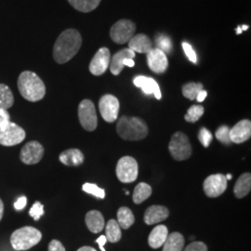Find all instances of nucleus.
<instances>
[{
  "instance_id": "f257e3e1",
  "label": "nucleus",
  "mask_w": 251,
  "mask_h": 251,
  "mask_svg": "<svg viewBox=\"0 0 251 251\" xmlns=\"http://www.w3.org/2000/svg\"><path fill=\"white\" fill-rule=\"evenodd\" d=\"M82 36L75 29H67L57 38L53 47V58L56 63H67L79 51Z\"/></svg>"
},
{
  "instance_id": "f03ea898",
  "label": "nucleus",
  "mask_w": 251,
  "mask_h": 251,
  "mask_svg": "<svg viewBox=\"0 0 251 251\" xmlns=\"http://www.w3.org/2000/svg\"><path fill=\"white\" fill-rule=\"evenodd\" d=\"M21 95L29 101H38L45 97L46 87L42 79L34 72L25 71L18 78Z\"/></svg>"
},
{
  "instance_id": "7ed1b4c3",
  "label": "nucleus",
  "mask_w": 251,
  "mask_h": 251,
  "mask_svg": "<svg viewBox=\"0 0 251 251\" xmlns=\"http://www.w3.org/2000/svg\"><path fill=\"white\" fill-rule=\"evenodd\" d=\"M118 135L126 141L144 140L148 135V126L143 119L139 117L123 116L117 125Z\"/></svg>"
},
{
  "instance_id": "20e7f679",
  "label": "nucleus",
  "mask_w": 251,
  "mask_h": 251,
  "mask_svg": "<svg viewBox=\"0 0 251 251\" xmlns=\"http://www.w3.org/2000/svg\"><path fill=\"white\" fill-rule=\"evenodd\" d=\"M42 233L36 228L25 226L16 230L10 236V243L15 251H27L40 242Z\"/></svg>"
},
{
  "instance_id": "39448f33",
  "label": "nucleus",
  "mask_w": 251,
  "mask_h": 251,
  "mask_svg": "<svg viewBox=\"0 0 251 251\" xmlns=\"http://www.w3.org/2000/svg\"><path fill=\"white\" fill-rule=\"evenodd\" d=\"M169 150L171 156L177 161H183L188 159L192 155V146L187 135L183 132H175L171 137L169 144Z\"/></svg>"
},
{
  "instance_id": "423d86ee",
  "label": "nucleus",
  "mask_w": 251,
  "mask_h": 251,
  "mask_svg": "<svg viewBox=\"0 0 251 251\" xmlns=\"http://www.w3.org/2000/svg\"><path fill=\"white\" fill-rule=\"evenodd\" d=\"M25 139V131L23 127L12 122L0 124V144L4 146H13L21 144Z\"/></svg>"
},
{
  "instance_id": "0eeeda50",
  "label": "nucleus",
  "mask_w": 251,
  "mask_h": 251,
  "mask_svg": "<svg viewBox=\"0 0 251 251\" xmlns=\"http://www.w3.org/2000/svg\"><path fill=\"white\" fill-rule=\"evenodd\" d=\"M136 32V25L134 23L129 20H120L117 22L110 30L111 39L118 45H123L127 43Z\"/></svg>"
},
{
  "instance_id": "6e6552de",
  "label": "nucleus",
  "mask_w": 251,
  "mask_h": 251,
  "mask_svg": "<svg viewBox=\"0 0 251 251\" xmlns=\"http://www.w3.org/2000/svg\"><path fill=\"white\" fill-rule=\"evenodd\" d=\"M78 117L82 127L93 131L98 125V118L94 103L90 100H83L78 106Z\"/></svg>"
},
{
  "instance_id": "1a4fd4ad",
  "label": "nucleus",
  "mask_w": 251,
  "mask_h": 251,
  "mask_svg": "<svg viewBox=\"0 0 251 251\" xmlns=\"http://www.w3.org/2000/svg\"><path fill=\"white\" fill-rule=\"evenodd\" d=\"M117 179L123 183L133 182L138 178V163L131 156H123L117 165Z\"/></svg>"
},
{
  "instance_id": "9d476101",
  "label": "nucleus",
  "mask_w": 251,
  "mask_h": 251,
  "mask_svg": "<svg viewBox=\"0 0 251 251\" xmlns=\"http://www.w3.org/2000/svg\"><path fill=\"white\" fill-rule=\"evenodd\" d=\"M119 107V100L114 95L106 94L100 100L99 110L100 116L108 123H112L117 120Z\"/></svg>"
},
{
  "instance_id": "9b49d317",
  "label": "nucleus",
  "mask_w": 251,
  "mask_h": 251,
  "mask_svg": "<svg viewBox=\"0 0 251 251\" xmlns=\"http://www.w3.org/2000/svg\"><path fill=\"white\" fill-rule=\"evenodd\" d=\"M206 197L210 198L221 197L227 189V179L224 174H213L208 176L203 184Z\"/></svg>"
},
{
  "instance_id": "f8f14e48",
  "label": "nucleus",
  "mask_w": 251,
  "mask_h": 251,
  "mask_svg": "<svg viewBox=\"0 0 251 251\" xmlns=\"http://www.w3.org/2000/svg\"><path fill=\"white\" fill-rule=\"evenodd\" d=\"M44 147L37 142H30L25 144L20 153V158L26 165H34L42 159Z\"/></svg>"
},
{
  "instance_id": "ddd939ff",
  "label": "nucleus",
  "mask_w": 251,
  "mask_h": 251,
  "mask_svg": "<svg viewBox=\"0 0 251 251\" xmlns=\"http://www.w3.org/2000/svg\"><path fill=\"white\" fill-rule=\"evenodd\" d=\"M111 54L107 48H101L94 55L90 63V72L93 75H101L110 65Z\"/></svg>"
},
{
  "instance_id": "4468645a",
  "label": "nucleus",
  "mask_w": 251,
  "mask_h": 251,
  "mask_svg": "<svg viewBox=\"0 0 251 251\" xmlns=\"http://www.w3.org/2000/svg\"><path fill=\"white\" fill-rule=\"evenodd\" d=\"M147 63L149 68L155 74L166 72L169 66L167 55L158 49H152L147 53Z\"/></svg>"
},
{
  "instance_id": "2eb2a0df",
  "label": "nucleus",
  "mask_w": 251,
  "mask_h": 251,
  "mask_svg": "<svg viewBox=\"0 0 251 251\" xmlns=\"http://www.w3.org/2000/svg\"><path fill=\"white\" fill-rule=\"evenodd\" d=\"M251 137V122L249 119L239 121L233 128H230V140L233 144H243Z\"/></svg>"
},
{
  "instance_id": "dca6fc26",
  "label": "nucleus",
  "mask_w": 251,
  "mask_h": 251,
  "mask_svg": "<svg viewBox=\"0 0 251 251\" xmlns=\"http://www.w3.org/2000/svg\"><path fill=\"white\" fill-rule=\"evenodd\" d=\"M133 83H134L136 87L142 89L144 94H146V95L153 94L156 99H161L162 95L160 88H159L157 82L152 77L139 75V76L135 77Z\"/></svg>"
},
{
  "instance_id": "f3484780",
  "label": "nucleus",
  "mask_w": 251,
  "mask_h": 251,
  "mask_svg": "<svg viewBox=\"0 0 251 251\" xmlns=\"http://www.w3.org/2000/svg\"><path fill=\"white\" fill-rule=\"evenodd\" d=\"M169 215L170 211L166 206L153 205L146 209L144 213V223L147 225H155L167 220Z\"/></svg>"
},
{
  "instance_id": "a211bd4d",
  "label": "nucleus",
  "mask_w": 251,
  "mask_h": 251,
  "mask_svg": "<svg viewBox=\"0 0 251 251\" xmlns=\"http://www.w3.org/2000/svg\"><path fill=\"white\" fill-rule=\"evenodd\" d=\"M136 53L130 49H124L111 58L110 61V70L114 75H118L124 69V61L126 59H134Z\"/></svg>"
},
{
  "instance_id": "6ab92c4d",
  "label": "nucleus",
  "mask_w": 251,
  "mask_h": 251,
  "mask_svg": "<svg viewBox=\"0 0 251 251\" xmlns=\"http://www.w3.org/2000/svg\"><path fill=\"white\" fill-rule=\"evenodd\" d=\"M128 49L133 50L135 53H148L152 49L151 39L144 34H139L133 36L128 42Z\"/></svg>"
},
{
  "instance_id": "aec40b11",
  "label": "nucleus",
  "mask_w": 251,
  "mask_h": 251,
  "mask_svg": "<svg viewBox=\"0 0 251 251\" xmlns=\"http://www.w3.org/2000/svg\"><path fill=\"white\" fill-rule=\"evenodd\" d=\"M86 225L91 233H100L105 226L104 218L98 210H90L86 215Z\"/></svg>"
},
{
  "instance_id": "412c9836",
  "label": "nucleus",
  "mask_w": 251,
  "mask_h": 251,
  "mask_svg": "<svg viewBox=\"0 0 251 251\" xmlns=\"http://www.w3.org/2000/svg\"><path fill=\"white\" fill-rule=\"evenodd\" d=\"M169 235L168 228L165 225H158L152 229L149 234L148 243L152 249H159L163 247Z\"/></svg>"
},
{
  "instance_id": "4be33fe9",
  "label": "nucleus",
  "mask_w": 251,
  "mask_h": 251,
  "mask_svg": "<svg viewBox=\"0 0 251 251\" xmlns=\"http://www.w3.org/2000/svg\"><path fill=\"white\" fill-rule=\"evenodd\" d=\"M60 161L65 166H80L84 162V154L79 149H68L63 151L60 156Z\"/></svg>"
},
{
  "instance_id": "5701e85b",
  "label": "nucleus",
  "mask_w": 251,
  "mask_h": 251,
  "mask_svg": "<svg viewBox=\"0 0 251 251\" xmlns=\"http://www.w3.org/2000/svg\"><path fill=\"white\" fill-rule=\"evenodd\" d=\"M251 190V174L244 173L236 180L233 188V193L237 198H245L250 194Z\"/></svg>"
},
{
  "instance_id": "b1692460",
  "label": "nucleus",
  "mask_w": 251,
  "mask_h": 251,
  "mask_svg": "<svg viewBox=\"0 0 251 251\" xmlns=\"http://www.w3.org/2000/svg\"><path fill=\"white\" fill-rule=\"evenodd\" d=\"M184 247V237L182 234L174 232L168 235L166 242L163 245L162 251H182Z\"/></svg>"
},
{
  "instance_id": "393cba45",
  "label": "nucleus",
  "mask_w": 251,
  "mask_h": 251,
  "mask_svg": "<svg viewBox=\"0 0 251 251\" xmlns=\"http://www.w3.org/2000/svg\"><path fill=\"white\" fill-rule=\"evenodd\" d=\"M117 222L122 229L126 230L134 224L135 217L132 211L128 207L122 206L117 211Z\"/></svg>"
},
{
  "instance_id": "a878e982",
  "label": "nucleus",
  "mask_w": 251,
  "mask_h": 251,
  "mask_svg": "<svg viewBox=\"0 0 251 251\" xmlns=\"http://www.w3.org/2000/svg\"><path fill=\"white\" fill-rule=\"evenodd\" d=\"M67 1L70 3V5L74 9L80 12L88 13L97 9L101 0H67Z\"/></svg>"
},
{
  "instance_id": "bb28decb",
  "label": "nucleus",
  "mask_w": 251,
  "mask_h": 251,
  "mask_svg": "<svg viewBox=\"0 0 251 251\" xmlns=\"http://www.w3.org/2000/svg\"><path fill=\"white\" fill-rule=\"evenodd\" d=\"M152 188L149 184L145 182H140L134 189L133 192V202L135 204H141L146 199L151 197Z\"/></svg>"
},
{
  "instance_id": "cd10ccee",
  "label": "nucleus",
  "mask_w": 251,
  "mask_h": 251,
  "mask_svg": "<svg viewBox=\"0 0 251 251\" xmlns=\"http://www.w3.org/2000/svg\"><path fill=\"white\" fill-rule=\"evenodd\" d=\"M106 239L111 243H117L122 237L121 228L116 220H110L105 228Z\"/></svg>"
},
{
  "instance_id": "c85d7f7f",
  "label": "nucleus",
  "mask_w": 251,
  "mask_h": 251,
  "mask_svg": "<svg viewBox=\"0 0 251 251\" xmlns=\"http://www.w3.org/2000/svg\"><path fill=\"white\" fill-rule=\"evenodd\" d=\"M14 103V97L9 87L5 84H0V108L8 110Z\"/></svg>"
},
{
  "instance_id": "c756f323",
  "label": "nucleus",
  "mask_w": 251,
  "mask_h": 251,
  "mask_svg": "<svg viewBox=\"0 0 251 251\" xmlns=\"http://www.w3.org/2000/svg\"><path fill=\"white\" fill-rule=\"evenodd\" d=\"M204 87L201 83H195V82H190L182 87V94L185 98L191 100H196L198 93L203 90Z\"/></svg>"
},
{
  "instance_id": "7c9ffc66",
  "label": "nucleus",
  "mask_w": 251,
  "mask_h": 251,
  "mask_svg": "<svg viewBox=\"0 0 251 251\" xmlns=\"http://www.w3.org/2000/svg\"><path fill=\"white\" fill-rule=\"evenodd\" d=\"M205 109L202 105H192L187 110L184 119L189 123H196L204 115Z\"/></svg>"
},
{
  "instance_id": "2f4dec72",
  "label": "nucleus",
  "mask_w": 251,
  "mask_h": 251,
  "mask_svg": "<svg viewBox=\"0 0 251 251\" xmlns=\"http://www.w3.org/2000/svg\"><path fill=\"white\" fill-rule=\"evenodd\" d=\"M157 49L162 50L164 53H171L172 50V43L169 36L160 35L155 38Z\"/></svg>"
},
{
  "instance_id": "473e14b6",
  "label": "nucleus",
  "mask_w": 251,
  "mask_h": 251,
  "mask_svg": "<svg viewBox=\"0 0 251 251\" xmlns=\"http://www.w3.org/2000/svg\"><path fill=\"white\" fill-rule=\"evenodd\" d=\"M216 138L218 141H220L222 144L229 145L232 144L230 140V128L227 126H221L216 130Z\"/></svg>"
},
{
  "instance_id": "72a5a7b5",
  "label": "nucleus",
  "mask_w": 251,
  "mask_h": 251,
  "mask_svg": "<svg viewBox=\"0 0 251 251\" xmlns=\"http://www.w3.org/2000/svg\"><path fill=\"white\" fill-rule=\"evenodd\" d=\"M82 189L84 192L92 195L96 198H100V199L105 198V191L103 189L100 188L99 186H97L94 183H85L82 186Z\"/></svg>"
},
{
  "instance_id": "f704fd0d",
  "label": "nucleus",
  "mask_w": 251,
  "mask_h": 251,
  "mask_svg": "<svg viewBox=\"0 0 251 251\" xmlns=\"http://www.w3.org/2000/svg\"><path fill=\"white\" fill-rule=\"evenodd\" d=\"M198 140L200 144H202L204 147L207 148L213 140V135L207 128L203 126L200 128L198 132Z\"/></svg>"
},
{
  "instance_id": "c9c22d12",
  "label": "nucleus",
  "mask_w": 251,
  "mask_h": 251,
  "mask_svg": "<svg viewBox=\"0 0 251 251\" xmlns=\"http://www.w3.org/2000/svg\"><path fill=\"white\" fill-rule=\"evenodd\" d=\"M29 215L33 217L35 221H38L41 218V216L44 215V206L37 201L31 207L29 211Z\"/></svg>"
},
{
  "instance_id": "e433bc0d",
  "label": "nucleus",
  "mask_w": 251,
  "mask_h": 251,
  "mask_svg": "<svg viewBox=\"0 0 251 251\" xmlns=\"http://www.w3.org/2000/svg\"><path fill=\"white\" fill-rule=\"evenodd\" d=\"M182 48H183V50H184V52L186 54V56L188 57L189 60L193 63H198V56H197L196 51L194 50L193 47L190 45L189 43L183 42L182 43Z\"/></svg>"
},
{
  "instance_id": "4c0bfd02",
  "label": "nucleus",
  "mask_w": 251,
  "mask_h": 251,
  "mask_svg": "<svg viewBox=\"0 0 251 251\" xmlns=\"http://www.w3.org/2000/svg\"><path fill=\"white\" fill-rule=\"evenodd\" d=\"M184 251H207V247L205 243L196 241L188 245Z\"/></svg>"
},
{
  "instance_id": "58836bf2",
  "label": "nucleus",
  "mask_w": 251,
  "mask_h": 251,
  "mask_svg": "<svg viewBox=\"0 0 251 251\" xmlns=\"http://www.w3.org/2000/svg\"><path fill=\"white\" fill-rule=\"evenodd\" d=\"M49 251H66L63 244L58 240H52L49 245Z\"/></svg>"
},
{
  "instance_id": "ea45409f",
  "label": "nucleus",
  "mask_w": 251,
  "mask_h": 251,
  "mask_svg": "<svg viewBox=\"0 0 251 251\" xmlns=\"http://www.w3.org/2000/svg\"><path fill=\"white\" fill-rule=\"evenodd\" d=\"M27 198L25 197H21L18 198V200L15 202L14 204V207L17 209V210H21L23 208H25L26 206Z\"/></svg>"
},
{
  "instance_id": "a19ab883",
  "label": "nucleus",
  "mask_w": 251,
  "mask_h": 251,
  "mask_svg": "<svg viewBox=\"0 0 251 251\" xmlns=\"http://www.w3.org/2000/svg\"><path fill=\"white\" fill-rule=\"evenodd\" d=\"M9 114L7 110L0 108V124H3L5 122H9Z\"/></svg>"
},
{
  "instance_id": "79ce46f5",
  "label": "nucleus",
  "mask_w": 251,
  "mask_h": 251,
  "mask_svg": "<svg viewBox=\"0 0 251 251\" xmlns=\"http://www.w3.org/2000/svg\"><path fill=\"white\" fill-rule=\"evenodd\" d=\"M107 242V239L105 237V235H100L99 238L96 240V243L99 244L100 249L101 251H106L104 250V245Z\"/></svg>"
},
{
  "instance_id": "37998d69",
  "label": "nucleus",
  "mask_w": 251,
  "mask_h": 251,
  "mask_svg": "<svg viewBox=\"0 0 251 251\" xmlns=\"http://www.w3.org/2000/svg\"><path fill=\"white\" fill-rule=\"evenodd\" d=\"M206 95H207V92H206V90H201V91L198 93V96H197L196 99H197L198 102H202V101H204L205 99H206Z\"/></svg>"
},
{
  "instance_id": "c03bdc74",
  "label": "nucleus",
  "mask_w": 251,
  "mask_h": 251,
  "mask_svg": "<svg viewBox=\"0 0 251 251\" xmlns=\"http://www.w3.org/2000/svg\"><path fill=\"white\" fill-rule=\"evenodd\" d=\"M135 65L133 59H126L124 61V66H128V67H133Z\"/></svg>"
},
{
  "instance_id": "a18cd8bd",
  "label": "nucleus",
  "mask_w": 251,
  "mask_h": 251,
  "mask_svg": "<svg viewBox=\"0 0 251 251\" xmlns=\"http://www.w3.org/2000/svg\"><path fill=\"white\" fill-rule=\"evenodd\" d=\"M3 213H4V204H3L2 200L0 199V221L2 220V217H3Z\"/></svg>"
},
{
  "instance_id": "49530a36",
  "label": "nucleus",
  "mask_w": 251,
  "mask_h": 251,
  "mask_svg": "<svg viewBox=\"0 0 251 251\" xmlns=\"http://www.w3.org/2000/svg\"><path fill=\"white\" fill-rule=\"evenodd\" d=\"M77 251H97L95 249L91 248V247H82Z\"/></svg>"
},
{
  "instance_id": "de8ad7c7",
  "label": "nucleus",
  "mask_w": 251,
  "mask_h": 251,
  "mask_svg": "<svg viewBox=\"0 0 251 251\" xmlns=\"http://www.w3.org/2000/svg\"><path fill=\"white\" fill-rule=\"evenodd\" d=\"M241 33H242V29H241V27H237V28H236V34H237V35H240Z\"/></svg>"
},
{
  "instance_id": "09e8293b",
  "label": "nucleus",
  "mask_w": 251,
  "mask_h": 251,
  "mask_svg": "<svg viewBox=\"0 0 251 251\" xmlns=\"http://www.w3.org/2000/svg\"><path fill=\"white\" fill-rule=\"evenodd\" d=\"M225 178H226L227 180H230V179H232V178H233V175H232V174H227V175L225 176Z\"/></svg>"
},
{
  "instance_id": "8fccbe9b",
  "label": "nucleus",
  "mask_w": 251,
  "mask_h": 251,
  "mask_svg": "<svg viewBox=\"0 0 251 251\" xmlns=\"http://www.w3.org/2000/svg\"><path fill=\"white\" fill-rule=\"evenodd\" d=\"M241 29H242V31H247L249 29V25H242Z\"/></svg>"
}]
</instances>
